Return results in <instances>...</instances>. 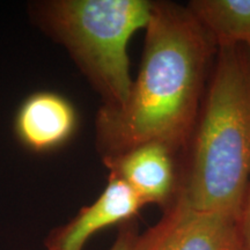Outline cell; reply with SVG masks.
<instances>
[{"label":"cell","instance_id":"ba28073f","mask_svg":"<svg viewBox=\"0 0 250 250\" xmlns=\"http://www.w3.org/2000/svg\"><path fill=\"white\" fill-rule=\"evenodd\" d=\"M187 8L214 44L250 48V0H192Z\"/></svg>","mask_w":250,"mask_h":250},{"label":"cell","instance_id":"3957f363","mask_svg":"<svg viewBox=\"0 0 250 250\" xmlns=\"http://www.w3.org/2000/svg\"><path fill=\"white\" fill-rule=\"evenodd\" d=\"M37 8L41 26L68 50L102 96V107L123 105L133 83L127 45L133 34L148 24L153 2L52 0Z\"/></svg>","mask_w":250,"mask_h":250},{"label":"cell","instance_id":"5b68a950","mask_svg":"<svg viewBox=\"0 0 250 250\" xmlns=\"http://www.w3.org/2000/svg\"><path fill=\"white\" fill-rule=\"evenodd\" d=\"M143 208L144 204L126 183L109 175L107 187L95 202L81 208L71 220L46 235L45 249L85 250L95 234L133 220Z\"/></svg>","mask_w":250,"mask_h":250},{"label":"cell","instance_id":"277c9868","mask_svg":"<svg viewBox=\"0 0 250 250\" xmlns=\"http://www.w3.org/2000/svg\"><path fill=\"white\" fill-rule=\"evenodd\" d=\"M239 218L197 211L179 195L154 226L136 236L132 250H243Z\"/></svg>","mask_w":250,"mask_h":250},{"label":"cell","instance_id":"30bf717a","mask_svg":"<svg viewBox=\"0 0 250 250\" xmlns=\"http://www.w3.org/2000/svg\"><path fill=\"white\" fill-rule=\"evenodd\" d=\"M239 228L243 250H250V186L239 218Z\"/></svg>","mask_w":250,"mask_h":250},{"label":"cell","instance_id":"9c48e42d","mask_svg":"<svg viewBox=\"0 0 250 250\" xmlns=\"http://www.w3.org/2000/svg\"><path fill=\"white\" fill-rule=\"evenodd\" d=\"M137 235H138V230H137L133 220L121 225L116 240L109 250H132L133 242Z\"/></svg>","mask_w":250,"mask_h":250},{"label":"cell","instance_id":"6da1fadb","mask_svg":"<svg viewBox=\"0 0 250 250\" xmlns=\"http://www.w3.org/2000/svg\"><path fill=\"white\" fill-rule=\"evenodd\" d=\"M138 77L118 108L101 107L96 145L102 159L148 143L171 151L182 145L195 122L213 46L189 9L153 2Z\"/></svg>","mask_w":250,"mask_h":250},{"label":"cell","instance_id":"52a82bcc","mask_svg":"<svg viewBox=\"0 0 250 250\" xmlns=\"http://www.w3.org/2000/svg\"><path fill=\"white\" fill-rule=\"evenodd\" d=\"M76 109L55 93L41 92L29 96L19 109L15 129L27 147L44 152L62 145L77 129Z\"/></svg>","mask_w":250,"mask_h":250},{"label":"cell","instance_id":"7a4b0ae2","mask_svg":"<svg viewBox=\"0 0 250 250\" xmlns=\"http://www.w3.org/2000/svg\"><path fill=\"white\" fill-rule=\"evenodd\" d=\"M250 186V48L219 46L181 197L197 211L240 217Z\"/></svg>","mask_w":250,"mask_h":250},{"label":"cell","instance_id":"8992f818","mask_svg":"<svg viewBox=\"0 0 250 250\" xmlns=\"http://www.w3.org/2000/svg\"><path fill=\"white\" fill-rule=\"evenodd\" d=\"M171 154L173 151L164 144L148 143L102 160L109 175L126 183L144 206H168L175 187Z\"/></svg>","mask_w":250,"mask_h":250}]
</instances>
